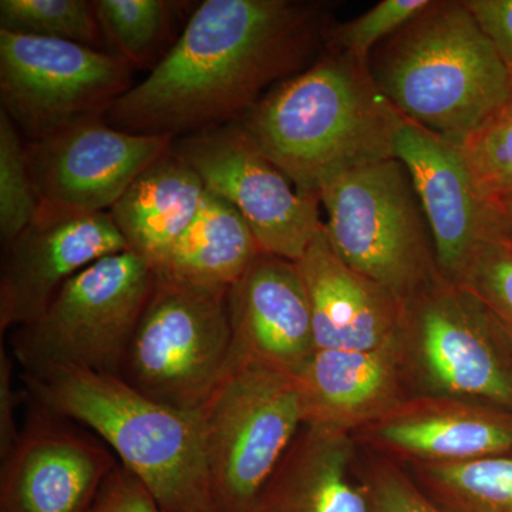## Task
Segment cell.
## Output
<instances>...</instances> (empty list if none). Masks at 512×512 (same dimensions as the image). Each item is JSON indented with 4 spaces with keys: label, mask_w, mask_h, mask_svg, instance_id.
Masks as SVG:
<instances>
[{
    "label": "cell",
    "mask_w": 512,
    "mask_h": 512,
    "mask_svg": "<svg viewBox=\"0 0 512 512\" xmlns=\"http://www.w3.org/2000/svg\"><path fill=\"white\" fill-rule=\"evenodd\" d=\"M403 117L377 86L369 60L330 50L266 93L239 124L299 194L319 201L339 175L396 158Z\"/></svg>",
    "instance_id": "7a4b0ae2"
},
{
    "label": "cell",
    "mask_w": 512,
    "mask_h": 512,
    "mask_svg": "<svg viewBox=\"0 0 512 512\" xmlns=\"http://www.w3.org/2000/svg\"><path fill=\"white\" fill-rule=\"evenodd\" d=\"M259 254L254 232L237 208L207 191L197 217L154 272L187 284L229 289Z\"/></svg>",
    "instance_id": "7402d4cb"
},
{
    "label": "cell",
    "mask_w": 512,
    "mask_h": 512,
    "mask_svg": "<svg viewBox=\"0 0 512 512\" xmlns=\"http://www.w3.org/2000/svg\"><path fill=\"white\" fill-rule=\"evenodd\" d=\"M0 30L67 40L93 49L103 37L94 2L86 0H2Z\"/></svg>",
    "instance_id": "cb8c5ba5"
},
{
    "label": "cell",
    "mask_w": 512,
    "mask_h": 512,
    "mask_svg": "<svg viewBox=\"0 0 512 512\" xmlns=\"http://www.w3.org/2000/svg\"><path fill=\"white\" fill-rule=\"evenodd\" d=\"M357 437L386 457L447 464L512 453V413L443 396L410 394Z\"/></svg>",
    "instance_id": "9a60e30c"
},
{
    "label": "cell",
    "mask_w": 512,
    "mask_h": 512,
    "mask_svg": "<svg viewBox=\"0 0 512 512\" xmlns=\"http://www.w3.org/2000/svg\"><path fill=\"white\" fill-rule=\"evenodd\" d=\"M363 481L369 501L367 512H446L421 490L412 474L393 461H377Z\"/></svg>",
    "instance_id": "f546056e"
},
{
    "label": "cell",
    "mask_w": 512,
    "mask_h": 512,
    "mask_svg": "<svg viewBox=\"0 0 512 512\" xmlns=\"http://www.w3.org/2000/svg\"><path fill=\"white\" fill-rule=\"evenodd\" d=\"M406 119L460 143L501 103L512 79L464 0H433L369 59Z\"/></svg>",
    "instance_id": "277c9868"
},
{
    "label": "cell",
    "mask_w": 512,
    "mask_h": 512,
    "mask_svg": "<svg viewBox=\"0 0 512 512\" xmlns=\"http://www.w3.org/2000/svg\"><path fill=\"white\" fill-rule=\"evenodd\" d=\"M319 201L339 258L400 301L440 275L429 224L397 158L339 175L320 190Z\"/></svg>",
    "instance_id": "52a82bcc"
},
{
    "label": "cell",
    "mask_w": 512,
    "mask_h": 512,
    "mask_svg": "<svg viewBox=\"0 0 512 512\" xmlns=\"http://www.w3.org/2000/svg\"><path fill=\"white\" fill-rule=\"evenodd\" d=\"M407 384L512 413V353L470 293L441 274L403 301L399 332Z\"/></svg>",
    "instance_id": "9c48e42d"
},
{
    "label": "cell",
    "mask_w": 512,
    "mask_h": 512,
    "mask_svg": "<svg viewBox=\"0 0 512 512\" xmlns=\"http://www.w3.org/2000/svg\"><path fill=\"white\" fill-rule=\"evenodd\" d=\"M431 3L433 0H383L359 18L329 29L325 35L330 50L369 60L384 39L396 35Z\"/></svg>",
    "instance_id": "f1b7e54d"
},
{
    "label": "cell",
    "mask_w": 512,
    "mask_h": 512,
    "mask_svg": "<svg viewBox=\"0 0 512 512\" xmlns=\"http://www.w3.org/2000/svg\"><path fill=\"white\" fill-rule=\"evenodd\" d=\"M306 426L356 433L403 402L399 339L373 350H316L296 373Z\"/></svg>",
    "instance_id": "d6986e66"
},
{
    "label": "cell",
    "mask_w": 512,
    "mask_h": 512,
    "mask_svg": "<svg viewBox=\"0 0 512 512\" xmlns=\"http://www.w3.org/2000/svg\"><path fill=\"white\" fill-rule=\"evenodd\" d=\"M173 150L237 208L265 254L298 262L323 228L319 201L299 194L239 121L185 136Z\"/></svg>",
    "instance_id": "8fae6325"
},
{
    "label": "cell",
    "mask_w": 512,
    "mask_h": 512,
    "mask_svg": "<svg viewBox=\"0 0 512 512\" xmlns=\"http://www.w3.org/2000/svg\"><path fill=\"white\" fill-rule=\"evenodd\" d=\"M232 359H249L296 375L315 349L311 305L296 262L258 255L229 288Z\"/></svg>",
    "instance_id": "2e32d148"
},
{
    "label": "cell",
    "mask_w": 512,
    "mask_h": 512,
    "mask_svg": "<svg viewBox=\"0 0 512 512\" xmlns=\"http://www.w3.org/2000/svg\"><path fill=\"white\" fill-rule=\"evenodd\" d=\"M175 3L164 0H99L94 2L103 37L128 64L140 63L164 35Z\"/></svg>",
    "instance_id": "4316f807"
},
{
    "label": "cell",
    "mask_w": 512,
    "mask_h": 512,
    "mask_svg": "<svg viewBox=\"0 0 512 512\" xmlns=\"http://www.w3.org/2000/svg\"><path fill=\"white\" fill-rule=\"evenodd\" d=\"M128 80L130 64L114 53L0 30L2 111L30 141L99 120Z\"/></svg>",
    "instance_id": "30bf717a"
},
{
    "label": "cell",
    "mask_w": 512,
    "mask_h": 512,
    "mask_svg": "<svg viewBox=\"0 0 512 512\" xmlns=\"http://www.w3.org/2000/svg\"><path fill=\"white\" fill-rule=\"evenodd\" d=\"M318 6L289 0H205L143 82L107 111L128 133H198L234 123L288 80L325 35Z\"/></svg>",
    "instance_id": "6da1fadb"
},
{
    "label": "cell",
    "mask_w": 512,
    "mask_h": 512,
    "mask_svg": "<svg viewBox=\"0 0 512 512\" xmlns=\"http://www.w3.org/2000/svg\"><path fill=\"white\" fill-rule=\"evenodd\" d=\"M457 146L484 204L512 198V87L503 103Z\"/></svg>",
    "instance_id": "d4e9b609"
},
{
    "label": "cell",
    "mask_w": 512,
    "mask_h": 512,
    "mask_svg": "<svg viewBox=\"0 0 512 512\" xmlns=\"http://www.w3.org/2000/svg\"><path fill=\"white\" fill-rule=\"evenodd\" d=\"M228 291L157 275L119 377L171 409L200 410L232 363Z\"/></svg>",
    "instance_id": "ba28073f"
},
{
    "label": "cell",
    "mask_w": 512,
    "mask_h": 512,
    "mask_svg": "<svg viewBox=\"0 0 512 512\" xmlns=\"http://www.w3.org/2000/svg\"><path fill=\"white\" fill-rule=\"evenodd\" d=\"M494 320L512 353V247L484 235L453 281Z\"/></svg>",
    "instance_id": "484cf974"
},
{
    "label": "cell",
    "mask_w": 512,
    "mask_h": 512,
    "mask_svg": "<svg viewBox=\"0 0 512 512\" xmlns=\"http://www.w3.org/2000/svg\"><path fill=\"white\" fill-rule=\"evenodd\" d=\"M394 157L406 168L419 198L440 274L453 282L484 237V202L463 154L453 141L403 117Z\"/></svg>",
    "instance_id": "e0dca14e"
},
{
    "label": "cell",
    "mask_w": 512,
    "mask_h": 512,
    "mask_svg": "<svg viewBox=\"0 0 512 512\" xmlns=\"http://www.w3.org/2000/svg\"><path fill=\"white\" fill-rule=\"evenodd\" d=\"M198 412L217 512H255L305 426L298 379L256 360L232 359Z\"/></svg>",
    "instance_id": "8992f818"
},
{
    "label": "cell",
    "mask_w": 512,
    "mask_h": 512,
    "mask_svg": "<svg viewBox=\"0 0 512 512\" xmlns=\"http://www.w3.org/2000/svg\"><path fill=\"white\" fill-rule=\"evenodd\" d=\"M512 79V0H464Z\"/></svg>",
    "instance_id": "1f68e13d"
},
{
    "label": "cell",
    "mask_w": 512,
    "mask_h": 512,
    "mask_svg": "<svg viewBox=\"0 0 512 512\" xmlns=\"http://www.w3.org/2000/svg\"><path fill=\"white\" fill-rule=\"evenodd\" d=\"M207 188L171 150L147 168L110 210L128 251L156 269L197 217Z\"/></svg>",
    "instance_id": "44dd1931"
},
{
    "label": "cell",
    "mask_w": 512,
    "mask_h": 512,
    "mask_svg": "<svg viewBox=\"0 0 512 512\" xmlns=\"http://www.w3.org/2000/svg\"><path fill=\"white\" fill-rule=\"evenodd\" d=\"M352 434L303 426L255 512H367L365 481L352 476Z\"/></svg>",
    "instance_id": "ffe728a7"
},
{
    "label": "cell",
    "mask_w": 512,
    "mask_h": 512,
    "mask_svg": "<svg viewBox=\"0 0 512 512\" xmlns=\"http://www.w3.org/2000/svg\"><path fill=\"white\" fill-rule=\"evenodd\" d=\"M174 140L90 120L45 140L30 141L26 157L40 202L110 212L147 168L173 150Z\"/></svg>",
    "instance_id": "7c38bea8"
},
{
    "label": "cell",
    "mask_w": 512,
    "mask_h": 512,
    "mask_svg": "<svg viewBox=\"0 0 512 512\" xmlns=\"http://www.w3.org/2000/svg\"><path fill=\"white\" fill-rule=\"evenodd\" d=\"M32 402L0 468V512H89L119 466L103 441Z\"/></svg>",
    "instance_id": "5bb4252c"
},
{
    "label": "cell",
    "mask_w": 512,
    "mask_h": 512,
    "mask_svg": "<svg viewBox=\"0 0 512 512\" xmlns=\"http://www.w3.org/2000/svg\"><path fill=\"white\" fill-rule=\"evenodd\" d=\"M30 400L93 431L164 512H217L200 412L148 399L121 377L82 369L23 376Z\"/></svg>",
    "instance_id": "3957f363"
},
{
    "label": "cell",
    "mask_w": 512,
    "mask_h": 512,
    "mask_svg": "<svg viewBox=\"0 0 512 512\" xmlns=\"http://www.w3.org/2000/svg\"><path fill=\"white\" fill-rule=\"evenodd\" d=\"M412 477L446 512H512V453L447 464H413Z\"/></svg>",
    "instance_id": "603a6c76"
},
{
    "label": "cell",
    "mask_w": 512,
    "mask_h": 512,
    "mask_svg": "<svg viewBox=\"0 0 512 512\" xmlns=\"http://www.w3.org/2000/svg\"><path fill=\"white\" fill-rule=\"evenodd\" d=\"M127 251L110 212L40 202L28 227L5 247L0 276V332L39 318L67 281L104 256Z\"/></svg>",
    "instance_id": "4fadbf2b"
},
{
    "label": "cell",
    "mask_w": 512,
    "mask_h": 512,
    "mask_svg": "<svg viewBox=\"0 0 512 512\" xmlns=\"http://www.w3.org/2000/svg\"><path fill=\"white\" fill-rule=\"evenodd\" d=\"M13 360L8 350L0 349V461L9 456L20 437L16 406L18 396L13 387Z\"/></svg>",
    "instance_id": "d6a6232c"
},
{
    "label": "cell",
    "mask_w": 512,
    "mask_h": 512,
    "mask_svg": "<svg viewBox=\"0 0 512 512\" xmlns=\"http://www.w3.org/2000/svg\"><path fill=\"white\" fill-rule=\"evenodd\" d=\"M39 207L26 146L18 127L0 110V235L5 247L28 227Z\"/></svg>",
    "instance_id": "83f0119b"
},
{
    "label": "cell",
    "mask_w": 512,
    "mask_h": 512,
    "mask_svg": "<svg viewBox=\"0 0 512 512\" xmlns=\"http://www.w3.org/2000/svg\"><path fill=\"white\" fill-rule=\"evenodd\" d=\"M156 279L128 249L73 276L39 318L13 332L10 345L23 376L55 369L119 376Z\"/></svg>",
    "instance_id": "5b68a950"
},
{
    "label": "cell",
    "mask_w": 512,
    "mask_h": 512,
    "mask_svg": "<svg viewBox=\"0 0 512 512\" xmlns=\"http://www.w3.org/2000/svg\"><path fill=\"white\" fill-rule=\"evenodd\" d=\"M89 512H164L134 474L117 466L101 487Z\"/></svg>",
    "instance_id": "4dcf8cb0"
},
{
    "label": "cell",
    "mask_w": 512,
    "mask_h": 512,
    "mask_svg": "<svg viewBox=\"0 0 512 512\" xmlns=\"http://www.w3.org/2000/svg\"><path fill=\"white\" fill-rule=\"evenodd\" d=\"M484 235L512 247V198L484 204Z\"/></svg>",
    "instance_id": "836d02e7"
},
{
    "label": "cell",
    "mask_w": 512,
    "mask_h": 512,
    "mask_svg": "<svg viewBox=\"0 0 512 512\" xmlns=\"http://www.w3.org/2000/svg\"><path fill=\"white\" fill-rule=\"evenodd\" d=\"M296 264L308 292L316 350H373L399 339L403 302L346 265L325 224Z\"/></svg>",
    "instance_id": "ac0fdd59"
}]
</instances>
